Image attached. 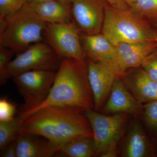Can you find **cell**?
Segmentation results:
<instances>
[{"instance_id":"6da1fadb","label":"cell","mask_w":157,"mask_h":157,"mask_svg":"<svg viewBox=\"0 0 157 157\" xmlns=\"http://www.w3.org/2000/svg\"><path fill=\"white\" fill-rule=\"evenodd\" d=\"M21 131L42 136L59 147L73 139L93 137L84 112L53 106L41 108L22 119Z\"/></svg>"},{"instance_id":"7a4b0ae2","label":"cell","mask_w":157,"mask_h":157,"mask_svg":"<svg viewBox=\"0 0 157 157\" xmlns=\"http://www.w3.org/2000/svg\"><path fill=\"white\" fill-rule=\"evenodd\" d=\"M94 98L88 78L87 64L62 59L48 98L39 107L21 117L22 120L43 108L53 106L84 112L94 109Z\"/></svg>"},{"instance_id":"3957f363","label":"cell","mask_w":157,"mask_h":157,"mask_svg":"<svg viewBox=\"0 0 157 157\" xmlns=\"http://www.w3.org/2000/svg\"><path fill=\"white\" fill-rule=\"evenodd\" d=\"M6 17V26L0 35V45L20 53L33 43L41 42L46 23L28 2Z\"/></svg>"},{"instance_id":"277c9868","label":"cell","mask_w":157,"mask_h":157,"mask_svg":"<svg viewBox=\"0 0 157 157\" xmlns=\"http://www.w3.org/2000/svg\"><path fill=\"white\" fill-rule=\"evenodd\" d=\"M149 23L130 9H115L107 4L102 33L114 46L121 42L154 39Z\"/></svg>"},{"instance_id":"5b68a950","label":"cell","mask_w":157,"mask_h":157,"mask_svg":"<svg viewBox=\"0 0 157 157\" xmlns=\"http://www.w3.org/2000/svg\"><path fill=\"white\" fill-rule=\"evenodd\" d=\"M84 113L93 130L94 157L117 156L118 144L123 134L128 114L122 113L107 115L94 109H87Z\"/></svg>"},{"instance_id":"8992f818","label":"cell","mask_w":157,"mask_h":157,"mask_svg":"<svg viewBox=\"0 0 157 157\" xmlns=\"http://www.w3.org/2000/svg\"><path fill=\"white\" fill-rule=\"evenodd\" d=\"M56 75L55 71L32 70L11 77L24 100L20 116L39 107L45 101Z\"/></svg>"},{"instance_id":"52a82bcc","label":"cell","mask_w":157,"mask_h":157,"mask_svg":"<svg viewBox=\"0 0 157 157\" xmlns=\"http://www.w3.org/2000/svg\"><path fill=\"white\" fill-rule=\"evenodd\" d=\"M62 59L52 47L45 42H36L26 50L18 53L8 67L11 78L32 70L57 72Z\"/></svg>"},{"instance_id":"ba28073f","label":"cell","mask_w":157,"mask_h":157,"mask_svg":"<svg viewBox=\"0 0 157 157\" xmlns=\"http://www.w3.org/2000/svg\"><path fill=\"white\" fill-rule=\"evenodd\" d=\"M78 29L75 22L46 23L43 33L44 42L64 58L75 59L86 64L84 51L79 41Z\"/></svg>"},{"instance_id":"9c48e42d","label":"cell","mask_w":157,"mask_h":157,"mask_svg":"<svg viewBox=\"0 0 157 157\" xmlns=\"http://www.w3.org/2000/svg\"><path fill=\"white\" fill-rule=\"evenodd\" d=\"M107 4L104 0H73L71 14L78 30L86 35L102 32Z\"/></svg>"},{"instance_id":"30bf717a","label":"cell","mask_w":157,"mask_h":157,"mask_svg":"<svg viewBox=\"0 0 157 157\" xmlns=\"http://www.w3.org/2000/svg\"><path fill=\"white\" fill-rule=\"evenodd\" d=\"M115 46L116 56L113 66L118 76L122 78L128 69L141 66L144 59L157 49V42L152 39L121 42Z\"/></svg>"},{"instance_id":"8fae6325","label":"cell","mask_w":157,"mask_h":157,"mask_svg":"<svg viewBox=\"0 0 157 157\" xmlns=\"http://www.w3.org/2000/svg\"><path fill=\"white\" fill-rule=\"evenodd\" d=\"M88 78L94 98V110L99 112L103 107L118 75L110 64L88 59Z\"/></svg>"},{"instance_id":"7c38bea8","label":"cell","mask_w":157,"mask_h":157,"mask_svg":"<svg viewBox=\"0 0 157 157\" xmlns=\"http://www.w3.org/2000/svg\"><path fill=\"white\" fill-rule=\"evenodd\" d=\"M109 98L101 110L105 113H126L138 115L142 108L137 101L127 88L121 78L117 76L113 85Z\"/></svg>"},{"instance_id":"4fadbf2b","label":"cell","mask_w":157,"mask_h":157,"mask_svg":"<svg viewBox=\"0 0 157 157\" xmlns=\"http://www.w3.org/2000/svg\"><path fill=\"white\" fill-rule=\"evenodd\" d=\"M17 157L58 156L59 147L40 135L21 132L16 140Z\"/></svg>"},{"instance_id":"5bb4252c","label":"cell","mask_w":157,"mask_h":157,"mask_svg":"<svg viewBox=\"0 0 157 157\" xmlns=\"http://www.w3.org/2000/svg\"><path fill=\"white\" fill-rule=\"evenodd\" d=\"M154 151L142 126L137 121L130 124L124 142L123 157H146L153 156Z\"/></svg>"},{"instance_id":"9a60e30c","label":"cell","mask_w":157,"mask_h":157,"mask_svg":"<svg viewBox=\"0 0 157 157\" xmlns=\"http://www.w3.org/2000/svg\"><path fill=\"white\" fill-rule=\"evenodd\" d=\"M83 39V51L88 59L113 66L116 56L115 46L104 34L86 35Z\"/></svg>"},{"instance_id":"2e32d148","label":"cell","mask_w":157,"mask_h":157,"mask_svg":"<svg viewBox=\"0 0 157 157\" xmlns=\"http://www.w3.org/2000/svg\"><path fill=\"white\" fill-rule=\"evenodd\" d=\"M124 82L136 99L142 103L157 100V84L142 69H138L129 76L125 74Z\"/></svg>"},{"instance_id":"e0dca14e","label":"cell","mask_w":157,"mask_h":157,"mask_svg":"<svg viewBox=\"0 0 157 157\" xmlns=\"http://www.w3.org/2000/svg\"><path fill=\"white\" fill-rule=\"evenodd\" d=\"M29 4L45 23H67L72 21L71 6L65 5L59 0Z\"/></svg>"},{"instance_id":"ac0fdd59","label":"cell","mask_w":157,"mask_h":157,"mask_svg":"<svg viewBox=\"0 0 157 157\" xmlns=\"http://www.w3.org/2000/svg\"><path fill=\"white\" fill-rule=\"evenodd\" d=\"M94 155L93 137H80L59 146L58 157H91Z\"/></svg>"},{"instance_id":"d6986e66","label":"cell","mask_w":157,"mask_h":157,"mask_svg":"<svg viewBox=\"0 0 157 157\" xmlns=\"http://www.w3.org/2000/svg\"><path fill=\"white\" fill-rule=\"evenodd\" d=\"M22 118L20 116L8 121L0 122V149H4L17 140L21 132Z\"/></svg>"},{"instance_id":"ffe728a7","label":"cell","mask_w":157,"mask_h":157,"mask_svg":"<svg viewBox=\"0 0 157 157\" xmlns=\"http://www.w3.org/2000/svg\"><path fill=\"white\" fill-rule=\"evenodd\" d=\"M129 8L149 23L157 22V0H136Z\"/></svg>"},{"instance_id":"44dd1931","label":"cell","mask_w":157,"mask_h":157,"mask_svg":"<svg viewBox=\"0 0 157 157\" xmlns=\"http://www.w3.org/2000/svg\"><path fill=\"white\" fill-rule=\"evenodd\" d=\"M143 116L147 127L157 139V100L144 106Z\"/></svg>"},{"instance_id":"7402d4cb","label":"cell","mask_w":157,"mask_h":157,"mask_svg":"<svg viewBox=\"0 0 157 157\" xmlns=\"http://www.w3.org/2000/svg\"><path fill=\"white\" fill-rule=\"evenodd\" d=\"M16 53L14 51L0 45V84L4 85L11 78L8 73V67L12 57Z\"/></svg>"},{"instance_id":"603a6c76","label":"cell","mask_w":157,"mask_h":157,"mask_svg":"<svg viewBox=\"0 0 157 157\" xmlns=\"http://www.w3.org/2000/svg\"><path fill=\"white\" fill-rule=\"evenodd\" d=\"M28 0H0V17H5L18 11Z\"/></svg>"},{"instance_id":"cb8c5ba5","label":"cell","mask_w":157,"mask_h":157,"mask_svg":"<svg viewBox=\"0 0 157 157\" xmlns=\"http://www.w3.org/2000/svg\"><path fill=\"white\" fill-rule=\"evenodd\" d=\"M140 66L150 78L157 81V49L144 59Z\"/></svg>"},{"instance_id":"d4e9b609","label":"cell","mask_w":157,"mask_h":157,"mask_svg":"<svg viewBox=\"0 0 157 157\" xmlns=\"http://www.w3.org/2000/svg\"><path fill=\"white\" fill-rule=\"evenodd\" d=\"M17 105L4 98L0 100V122L13 119L17 111Z\"/></svg>"},{"instance_id":"484cf974","label":"cell","mask_w":157,"mask_h":157,"mask_svg":"<svg viewBox=\"0 0 157 157\" xmlns=\"http://www.w3.org/2000/svg\"><path fill=\"white\" fill-rule=\"evenodd\" d=\"M1 157H17L16 140L11 142L4 149L1 151Z\"/></svg>"},{"instance_id":"4316f807","label":"cell","mask_w":157,"mask_h":157,"mask_svg":"<svg viewBox=\"0 0 157 157\" xmlns=\"http://www.w3.org/2000/svg\"><path fill=\"white\" fill-rule=\"evenodd\" d=\"M109 6L115 9H129V6L122 0H104Z\"/></svg>"},{"instance_id":"83f0119b","label":"cell","mask_w":157,"mask_h":157,"mask_svg":"<svg viewBox=\"0 0 157 157\" xmlns=\"http://www.w3.org/2000/svg\"><path fill=\"white\" fill-rule=\"evenodd\" d=\"M50 1H52V0H28V2L29 3H39Z\"/></svg>"},{"instance_id":"f1b7e54d","label":"cell","mask_w":157,"mask_h":157,"mask_svg":"<svg viewBox=\"0 0 157 157\" xmlns=\"http://www.w3.org/2000/svg\"><path fill=\"white\" fill-rule=\"evenodd\" d=\"M152 35L153 39L157 42V29L156 28L155 29H153L152 32Z\"/></svg>"},{"instance_id":"f546056e","label":"cell","mask_w":157,"mask_h":157,"mask_svg":"<svg viewBox=\"0 0 157 157\" xmlns=\"http://www.w3.org/2000/svg\"><path fill=\"white\" fill-rule=\"evenodd\" d=\"M59 1H60L64 3L65 5H67V6H71L73 0H59Z\"/></svg>"},{"instance_id":"4dcf8cb0","label":"cell","mask_w":157,"mask_h":157,"mask_svg":"<svg viewBox=\"0 0 157 157\" xmlns=\"http://www.w3.org/2000/svg\"><path fill=\"white\" fill-rule=\"evenodd\" d=\"M122 1L129 6L130 5H131V4H132V3L135 2L136 0H122Z\"/></svg>"},{"instance_id":"1f68e13d","label":"cell","mask_w":157,"mask_h":157,"mask_svg":"<svg viewBox=\"0 0 157 157\" xmlns=\"http://www.w3.org/2000/svg\"><path fill=\"white\" fill-rule=\"evenodd\" d=\"M157 29V22L156 23L154 24L153 25Z\"/></svg>"},{"instance_id":"d6a6232c","label":"cell","mask_w":157,"mask_h":157,"mask_svg":"<svg viewBox=\"0 0 157 157\" xmlns=\"http://www.w3.org/2000/svg\"><path fill=\"white\" fill-rule=\"evenodd\" d=\"M156 82V83H157V81Z\"/></svg>"}]
</instances>
